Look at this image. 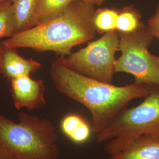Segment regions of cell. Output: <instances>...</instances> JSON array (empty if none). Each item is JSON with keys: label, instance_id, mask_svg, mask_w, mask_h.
Returning a JSON list of instances; mask_svg holds the SVG:
<instances>
[{"label": "cell", "instance_id": "1", "mask_svg": "<svg viewBox=\"0 0 159 159\" xmlns=\"http://www.w3.org/2000/svg\"><path fill=\"white\" fill-rule=\"evenodd\" d=\"M50 75L58 91L89 110L96 134L109 125L131 101L144 98L150 91L149 85L136 81L116 86L87 77L68 68L60 58L52 63Z\"/></svg>", "mask_w": 159, "mask_h": 159}, {"label": "cell", "instance_id": "2", "mask_svg": "<svg viewBox=\"0 0 159 159\" xmlns=\"http://www.w3.org/2000/svg\"><path fill=\"white\" fill-rule=\"evenodd\" d=\"M94 6L74 1L55 17L17 33L1 45L10 48H30L37 51H53L61 57L71 52L75 46L94 37Z\"/></svg>", "mask_w": 159, "mask_h": 159}, {"label": "cell", "instance_id": "3", "mask_svg": "<svg viewBox=\"0 0 159 159\" xmlns=\"http://www.w3.org/2000/svg\"><path fill=\"white\" fill-rule=\"evenodd\" d=\"M19 121L0 112V152L14 159H58L60 149L53 123L20 113Z\"/></svg>", "mask_w": 159, "mask_h": 159}, {"label": "cell", "instance_id": "4", "mask_svg": "<svg viewBox=\"0 0 159 159\" xmlns=\"http://www.w3.org/2000/svg\"><path fill=\"white\" fill-rule=\"evenodd\" d=\"M149 86V93L142 102L125 108L96 134L97 142L104 144V151L109 156L119 153L140 137L159 138V85Z\"/></svg>", "mask_w": 159, "mask_h": 159}, {"label": "cell", "instance_id": "5", "mask_svg": "<svg viewBox=\"0 0 159 159\" xmlns=\"http://www.w3.org/2000/svg\"><path fill=\"white\" fill-rule=\"evenodd\" d=\"M118 33L121 56L116 59L115 73L131 74L138 83L159 85V65L148 50L154 37L148 26L143 23L133 33Z\"/></svg>", "mask_w": 159, "mask_h": 159}, {"label": "cell", "instance_id": "6", "mask_svg": "<svg viewBox=\"0 0 159 159\" xmlns=\"http://www.w3.org/2000/svg\"><path fill=\"white\" fill-rule=\"evenodd\" d=\"M119 51L117 30L106 33L84 48L60 57L68 68L87 77L111 83L115 73V54Z\"/></svg>", "mask_w": 159, "mask_h": 159}, {"label": "cell", "instance_id": "7", "mask_svg": "<svg viewBox=\"0 0 159 159\" xmlns=\"http://www.w3.org/2000/svg\"><path fill=\"white\" fill-rule=\"evenodd\" d=\"M13 103L17 110H34L46 105L45 86L41 80H34L30 76L10 80Z\"/></svg>", "mask_w": 159, "mask_h": 159}, {"label": "cell", "instance_id": "8", "mask_svg": "<svg viewBox=\"0 0 159 159\" xmlns=\"http://www.w3.org/2000/svg\"><path fill=\"white\" fill-rule=\"evenodd\" d=\"M0 46L2 48L1 73L4 74L10 80L30 76L41 67V64L39 61L21 56L17 49Z\"/></svg>", "mask_w": 159, "mask_h": 159}, {"label": "cell", "instance_id": "9", "mask_svg": "<svg viewBox=\"0 0 159 159\" xmlns=\"http://www.w3.org/2000/svg\"><path fill=\"white\" fill-rule=\"evenodd\" d=\"M109 159H159V138L140 137Z\"/></svg>", "mask_w": 159, "mask_h": 159}, {"label": "cell", "instance_id": "10", "mask_svg": "<svg viewBox=\"0 0 159 159\" xmlns=\"http://www.w3.org/2000/svg\"><path fill=\"white\" fill-rule=\"evenodd\" d=\"M60 129L70 140L77 144L87 142L93 132L92 125L77 113L66 115L61 121Z\"/></svg>", "mask_w": 159, "mask_h": 159}, {"label": "cell", "instance_id": "11", "mask_svg": "<svg viewBox=\"0 0 159 159\" xmlns=\"http://www.w3.org/2000/svg\"><path fill=\"white\" fill-rule=\"evenodd\" d=\"M38 0H12L15 34L33 27Z\"/></svg>", "mask_w": 159, "mask_h": 159}, {"label": "cell", "instance_id": "12", "mask_svg": "<svg viewBox=\"0 0 159 159\" xmlns=\"http://www.w3.org/2000/svg\"><path fill=\"white\" fill-rule=\"evenodd\" d=\"M73 1L74 0H38L34 26L56 16Z\"/></svg>", "mask_w": 159, "mask_h": 159}, {"label": "cell", "instance_id": "13", "mask_svg": "<svg viewBox=\"0 0 159 159\" xmlns=\"http://www.w3.org/2000/svg\"><path fill=\"white\" fill-rule=\"evenodd\" d=\"M119 11L111 8L96 10L93 17V24L96 32L104 34L117 30Z\"/></svg>", "mask_w": 159, "mask_h": 159}, {"label": "cell", "instance_id": "14", "mask_svg": "<svg viewBox=\"0 0 159 159\" xmlns=\"http://www.w3.org/2000/svg\"><path fill=\"white\" fill-rule=\"evenodd\" d=\"M141 18V14L133 7H125L119 12L116 30L121 33H133L143 24Z\"/></svg>", "mask_w": 159, "mask_h": 159}, {"label": "cell", "instance_id": "15", "mask_svg": "<svg viewBox=\"0 0 159 159\" xmlns=\"http://www.w3.org/2000/svg\"><path fill=\"white\" fill-rule=\"evenodd\" d=\"M14 34L15 23L12 0H7L0 4V39L10 38Z\"/></svg>", "mask_w": 159, "mask_h": 159}, {"label": "cell", "instance_id": "16", "mask_svg": "<svg viewBox=\"0 0 159 159\" xmlns=\"http://www.w3.org/2000/svg\"><path fill=\"white\" fill-rule=\"evenodd\" d=\"M147 26L151 34L159 41V4L154 14L148 20Z\"/></svg>", "mask_w": 159, "mask_h": 159}, {"label": "cell", "instance_id": "17", "mask_svg": "<svg viewBox=\"0 0 159 159\" xmlns=\"http://www.w3.org/2000/svg\"><path fill=\"white\" fill-rule=\"evenodd\" d=\"M74 1H81L87 4H91L93 6H100L107 0H74Z\"/></svg>", "mask_w": 159, "mask_h": 159}, {"label": "cell", "instance_id": "18", "mask_svg": "<svg viewBox=\"0 0 159 159\" xmlns=\"http://www.w3.org/2000/svg\"><path fill=\"white\" fill-rule=\"evenodd\" d=\"M2 48L0 46V73L2 71Z\"/></svg>", "mask_w": 159, "mask_h": 159}, {"label": "cell", "instance_id": "19", "mask_svg": "<svg viewBox=\"0 0 159 159\" xmlns=\"http://www.w3.org/2000/svg\"><path fill=\"white\" fill-rule=\"evenodd\" d=\"M0 159H14L12 158H11L7 156H6V154L2 153L0 152Z\"/></svg>", "mask_w": 159, "mask_h": 159}, {"label": "cell", "instance_id": "20", "mask_svg": "<svg viewBox=\"0 0 159 159\" xmlns=\"http://www.w3.org/2000/svg\"><path fill=\"white\" fill-rule=\"evenodd\" d=\"M154 58L156 60V61L158 63V64L159 65V56H154Z\"/></svg>", "mask_w": 159, "mask_h": 159}, {"label": "cell", "instance_id": "21", "mask_svg": "<svg viewBox=\"0 0 159 159\" xmlns=\"http://www.w3.org/2000/svg\"><path fill=\"white\" fill-rule=\"evenodd\" d=\"M6 1H7V0H0V4H2V2H5Z\"/></svg>", "mask_w": 159, "mask_h": 159}]
</instances>
